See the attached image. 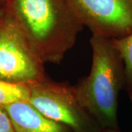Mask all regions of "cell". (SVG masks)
Returning <instances> with one entry per match:
<instances>
[{
	"instance_id": "cell-1",
	"label": "cell",
	"mask_w": 132,
	"mask_h": 132,
	"mask_svg": "<svg viewBox=\"0 0 132 132\" xmlns=\"http://www.w3.org/2000/svg\"><path fill=\"white\" fill-rule=\"evenodd\" d=\"M5 7L44 63L60 64L84 27L65 0H9Z\"/></svg>"
},
{
	"instance_id": "cell-2",
	"label": "cell",
	"mask_w": 132,
	"mask_h": 132,
	"mask_svg": "<svg viewBox=\"0 0 132 132\" xmlns=\"http://www.w3.org/2000/svg\"><path fill=\"white\" fill-rule=\"evenodd\" d=\"M90 74L73 86L81 106L99 126L116 129L118 95L125 83L124 66L112 38L92 34Z\"/></svg>"
},
{
	"instance_id": "cell-3",
	"label": "cell",
	"mask_w": 132,
	"mask_h": 132,
	"mask_svg": "<svg viewBox=\"0 0 132 132\" xmlns=\"http://www.w3.org/2000/svg\"><path fill=\"white\" fill-rule=\"evenodd\" d=\"M44 64L13 15L0 10V79L32 86L47 78Z\"/></svg>"
},
{
	"instance_id": "cell-4",
	"label": "cell",
	"mask_w": 132,
	"mask_h": 132,
	"mask_svg": "<svg viewBox=\"0 0 132 132\" xmlns=\"http://www.w3.org/2000/svg\"><path fill=\"white\" fill-rule=\"evenodd\" d=\"M29 102L43 115L72 132H96L95 126L98 124L81 106L73 86L47 77L30 86Z\"/></svg>"
},
{
	"instance_id": "cell-5",
	"label": "cell",
	"mask_w": 132,
	"mask_h": 132,
	"mask_svg": "<svg viewBox=\"0 0 132 132\" xmlns=\"http://www.w3.org/2000/svg\"><path fill=\"white\" fill-rule=\"evenodd\" d=\"M92 34L118 38L132 32V0H65Z\"/></svg>"
},
{
	"instance_id": "cell-6",
	"label": "cell",
	"mask_w": 132,
	"mask_h": 132,
	"mask_svg": "<svg viewBox=\"0 0 132 132\" xmlns=\"http://www.w3.org/2000/svg\"><path fill=\"white\" fill-rule=\"evenodd\" d=\"M5 109L16 132H72L64 125L43 115L29 102H16Z\"/></svg>"
},
{
	"instance_id": "cell-7",
	"label": "cell",
	"mask_w": 132,
	"mask_h": 132,
	"mask_svg": "<svg viewBox=\"0 0 132 132\" xmlns=\"http://www.w3.org/2000/svg\"><path fill=\"white\" fill-rule=\"evenodd\" d=\"M30 87L0 79V106L5 107L20 101L29 102Z\"/></svg>"
},
{
	"instance_id": "cell-8",
	"label": "cell",
	"mask_w": 132,
	"mask_h": 132,
	"mask_svg": "<svg viewBox=\"0 0 132 132\" xmlns=\"http://www.w3.org/2000/svg\"><path fill=\"white\" fill-rule=\"evenodd\" d=\"M114 46L123 61L125 83L128 90H132V32L122 38H112Z\"/></svg>"
},
{
	"instance_id": "cell-9",
	"label": "cell",
	"mask_w": 132,
	"mask_h": 132,
	"mask_svg": "<svg viewBox=\"0 0 132 132\" xmlns=\"http://www.w3.org/2000/svg\"><path fill=\"white\" fill-rule=\"evenodd\" d=\"M0 132H16L5 107L0 106Z\"/></svg>"
},
{
	"instance_id": "cell-10",
	"label": "cell",
	"mask_w": 132,
	"mask_h": 132,
	"mask_svg": "<svg viewBox=\"0 0 132 132\" xmlns=\"http://www.w3.org/2000/svg\"><path fill=\"white\" fill-rule=\"evenodd\" d=\"M102 132H118L115 129H106V130H105L104 131Z\"/></svg>"
},
{
	"instance_id": "cell-11",
	"label": "cell",
	"mask_w": 132,
	"mask_h": 132,
	"mask_svg": "<svg viewBox=\"0 0 132 132\" xmlns=\"http://www.w3.org/2000/svg\"><path fill=\"white\" fill-rule=\"evenodd\" d=\"M128 93H129V95H130V98H131V100L132 101V90L131 91H129Z\"/></svg>"
}]
</instances>
